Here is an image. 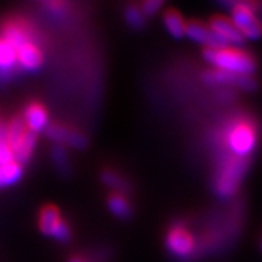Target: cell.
Wrapping results in <instances>:
<instances>
[{
	"instance_id": "obj_1",
	"label": "cell",
	"mask_w": 262,
	"mask_h": 262,
	"mask_svg": "<svg viewBox=\"0 0 262 262\" xmlns=\"http://www.w3.org/2000/svg\"><path fill=\"white\" fill-rule=\"evenodd\" d=\"M203 57L216 70L237 75H253L257 68L256 60L253 55L238 48L204 49Z\"/></svg>"
},
{
	"instance_id": "obj_2",
	"label": "cell",
	"mask_w": 262,
	"mask_h": 262,
	"mask_svg": "<svg viewBox=\"0 0 262 262\" xmlns=\"http://www.w3.org/2000/svg\"><path fill=\"white\" fill-rule=\"evenodd\" d=\"M224 145L227 155L239 159H248L257 143V129L249 118H237L224 131Z\"/></svg>"
},
{
	"instance_id": "obj_3",
	"label": "cell",
	"mask_w": 262,
	"mask_h": 262,
	"mask_svg": "<svg viewBox=\"0 0 262 262\" xmlns=\"http://www.w3.org/2000/svg\"><path fill=\"white\" fill-rule=\"evenodd\" d=\"M248 159H239L226 155L220 159L214 179V191L221 199L231 198L238 191L243 175L247 171Z\"/></svg>"
},
{
	"instance_id": "obj_4",
	"label": "cell",
	"mask_w": 262,
	"mask_h": 262,
	"mask_svg": "<svg viewBox=\"0 0 262 262\" xmlns=\"http://www.w3.org/2000/svg\"><path fill=\"white\" fill-rule=\"evenodd\" d=\"M222 6L231 10L232 22L244 38L256 40L262 35V24L257 18V3L251 2H225Z\"/></svg>"
},
{
	"instance_id": "obj_5",
	"label": "cell",
	"mask_w": 262,
	"mask_h": 262,
	"mask_svg": "<svg viewBox=\"0 0 262 262\" xmlns=\"http://www.w3.org/2000/svg\"><path fill=\"white\" fill-rule=\"evenodd\" d=\"M166 249L178 260H187L194 256L195 242L191 232L185 227V224L178 222L169 229L165 239Z\"/></svg>"
},
{
	"instance_id": "obj_6",
	"label": "cell",
	"mask_w": 262,
	"mask_h": 262,
	"mask_svg": "<svg viewBox=\"0 0 262 262\" xmlns=\"http://www.w3.org/2000/svg\"><path fill=\"white\" fill-rule=\"evenodd\" d=\"M39 228L45 235L54 237L62 243L71 239V229L62 220L60 211L54 205H47L41 209L39 216Z\"/></svg>"
},
{
	"instance_id": "obj_7",
	"label": "cell",
	"mask_w": 262,
	"mask_h": 262,
	"mask_svg": "<svg viewBox=\"0 0 262 262\" xmlns=\"http://www.w3.org/2000/svg\"><path fill=\"white\" fill-rule=\"evenodd\" d=\"M186 35L193 41L204 45L205 49H221L228 44L217 35L210 27L205 26L198 19H192L186 24Z\"/></svg>"
},
{
	"instance_id": "obj_8",
	"label": "cell",
	"mask_w": 262,
	"mask_h": 262,
	"mask_svg": "<svg viewBox=\"0 0 262 262\" xmlns=\"http://www.w3.org/2000/svg\"><path fill=\"white\" fill-rule=\"evenodd\" d=\"M209 27L211 31H214L216 34L220 35L227 44L233 45H242L245 40L244 35L239 32V29L235 27L232 19H229L225 16L217 15L214 16L209 22Z\"/></svg>"
},
{
	"instance_id": "obj_9",
	"label": "cell",
	"mask_w": 262,
	"mask_h": 262,
	"mask_svg": "<svg viewBox=\"0 0 262 262\" xmlns=\"http://www.w3.org/2000/svg\"><path fill=\"white\" fill-rule=\"evenodd\" d=\"M48 136L58 143H68L74 148H84L88 145V140L83 134L71 130L62 125H51L48 127Z\"/></svg>"
},
{
	"instance_id": "obj_10",
	"label": "cell",
	"mask_w": 262,
	"mask_h": 262,
	"mask_svg": "<svg viewBox=\"0 0 262 262\" xmlns=\"http://www.w3.org/2000/svg\"><path fill=\"white\" fill-rule=\"evenodd\" d=\"M29 38H31V33H29L27 26L21 22H8L3 27L2 39L9 42L16 50L27 42H32L29 41Z\"/></svg>"
},
{
	"instance_id": "obj_11",
	"label": "cell",
	"mask_w": 262,
	"mask_h": 262,
	"mask_svg": "<svg viewBox=\"0 0 262 262\" xmlns=\"http://www.w3.org/2000/svg\"><path fill=\"white\" fill-rule=\"evenodd\" d=\"M17 63L27 71H35L42 63V54L33 42H27L17 49Z\"/></svg>"
},
{
	"instance_id": "obj_12",
	"label": "cell",
	"mask_w": 262,
	"mask_h": 262,
	"mask_svg": "<svg viewBox=\"0 0 262 262\" xmlns=\"http://www.w3.org/2000/svg\"><path fill=\"white\" fill-rule=\"evenodd\" d=\"M25 123L32 133H39L48 125L47 110L40 103H31L25 111Z\"/></svg>"
},
{
	"instance_id": "obj_13",
	"label": "cell",
	"mask_w": 262,
	"mask_h": 262,
	"mask_svg": "<svg viewBox=\"0 0 262 262\" xmlns=\"http://www.w3.org/2000/svg\"><path fill=\"white\" fill-rule=\"evenodd\" d=\"M237 74L229 72L216 70H206L203 72L202 79L205 85L211 88H233L237 80Z\"/></svg>"
},
{
	"instance_id": "obj_14",
	"label": "cell",
	"mask_w": 262,
	"mask_h": 262,
	"mask_svg": "<svg viewBox=\"0 0 262 262\" xmlns=\"http://www.w3.org/2000/svg\"><path fill=\"white\" fill-rule=\"evenodd\" d=\"M17 63V50L0 38V79H6Z\"/></svg>"
},
{
	"instance_id": "obj_15",
	"label": "cell",
	"mask_w": 262,
	"mask_h": 262,
	"mask_svg": "<svg viewBox=\"0 0 262 262\" xmlns=\"http://www.w3.org/2000/svg\"><path fill=\"white\" fill-rule=\"evenodd\" d=\"M164 26L172 38L181 39L186 35V22L178 10L168 9L163 15Z\"/></svg>"
},
{
	"instance_id": "obj_16",
	"label": "cell",
	"mask_w": 262,
	"mask_h": 262,
	"mask_svg": "<svg viewBox=\"0 0 262 262\" xmlns=\"http://www.w3.org/2000/svg\"><path fill=\"white\" fill-rule=\"evenodd\" d=\"M108 208L117 217L122 219V220H129L133 216V208H131L129 201L125 198V195L120 194V193H113L108 198Z\"/></svg>"
},
{
	"instance_id": "obj_17",
	"label": "cell",
	"mask_w": 262,
	"mask_h": 262,
	"mask_svg": "<svg viewBox=\"0 0 262 262\" xmlns=\"http://www.w3.org/2000/svg\"><path fill=\"white\" fill-rule=\"evenodd\" d=\"M28 127L26 125L25 120L21 119V118H15L12 119L8 126L5 127V133H6V139H8L9 145L11 146V148L15 149L16 147L19 145L22 139H24L26 134H27Z\"/></svg>"
},
{
	"instance_id": "obj_18",
	"label": "cell",
	"mask_w": 262,
	"mask_h": 262,
	"mask_svg": "<svg viewBox=\"0 0 262 262\" xmlns=\"http://www.w3.org/2000/svg\"><path fill=\"white\" fill-rule=\"evenodd\" d=\"M37 145V134L27 131L24 139H22L19 145L15 149V159L19 164L27 163L31 158L34 147Z\"/></svg>"
},
{
	"instance_id": "obj_19",
	"label": "cell",
	"mask_w": 262,
	"mask_h": 262,
	"mask_svg": "<svg viewBox=\"0 0 262 262\" xmlns=\"http://www.w3.org/2000/svg\"><path fill=\"white\" fill-rule=\"evenodd\" d=\"M21 173L22 166L16 160L2 165L0 166V187H5V186H10L18 181V179L21 178Z\"/></svg>"
},
{
	"instance_id": "obj_20",
	"label": "cell",
	"mask_w": 262,
	"mask_h": 262,
	"mask_svg": "<svg viewBox=\"0 0 262 262\" xmlns=\"http://www.w3.org/2000/svg\"><path fill=\"white\" fill-rule=\"evenodd\" d=\"M101 180L106 183L107 186H110L111 188L116 189L117 193H125L130 191V185L127 181L119 173L116 171H112V170H104V171L101 173Z\"/></svg>"
},
{
	"instance_id": "obj_21",
	"label": "cell",
	"mask_w": 262,
	"mask_h": 262,
	"mask_svg": "<svg viewBox=\"0 0 262 262\" xmlns=\"http://www.w3.org/2000/svg\"><path fill=\"white\" fill-rule=\"evenodd\" d=\"M124 15H125L126 24L135 31H140L146 26V16L141 11V8L135 4L126 6Z\"/></svg>"
},
{
	"instance_id": "obj_22",
	"label": "cell",
	"mask_w": 262,
	"mask_h": 262,
	"mask_svg": "<svg viewBox=\"0 0 262 262\" xmlns=\"http://www.w3.org/2000/svg\"><path fill=\"white\" fill-rule=\"evenodd\" d=\"M14 160H16L14 149L9 145L8 139H6L5 127H3L0 130V166L14 162Z\"/></svg>"
},
{
	"instance_id": "obj_23",
	"label": "cell",
	"mask_w": 262,
	"mask_h": 262,
	"mask_svg": "<svg viewBox=\"0 0 262 262\" xmlns=\"http://www.w3.org/2000/svg\"><path fill=\"white\" fill-rule=\"evenodd\" d=\"M52 158L56 164L58 170L62 173H68L70 171V160H68L67 152H66L64 147L61 145H57L52 149Z\"/></svg>"
},
{
	"instance_id": "obj_24",
	"label": "cell",
	"mask_w": 262,
	"mask_h": 262,
	"mask_svg": "<svg viewBox=\"0 0 262 262\" xmlns=\"http://www.w3.org/2000/svg\"><path fill=\"white\" fill-rule=\"evenodd\" d=\"M234 86L245 93H253L258 88V84L253 75H238Z\"/></svg>"
},
{
	"instance_id": "obj_25",
	"label": "cell",
	"mask_w": 262,
	"mask_h": 262,
	"mask_svg": "<svg viewBox=\"0 0 262 262\" xmlns=\"http://www.w3.org/2000/svg\"><path fill=\"white\" fill-rule=\"evenodd\" d=\"M164 3L160 0H147L141 4V11L143 12V15L152 17L156 14H158L159 10L163 8Z\"/></svg>"
},
{
	"instance_id": "obj_26",
	"label": "cell",
	"mask_w": 262,
	"mask_h": 262,
	"mask_svg": "<svg viewBox=\"0 0 262 262\" xmlns=\"http://www.w3.org/2000/svg\"><path fill=\"white\" fill-rule=\"evenodd\" d=\"M70 262H88L86 260H84L83 257H72L71 260H70Z\"/></svg>"
},
{
	"instance_id": "obj_27",
	"label": "cell",
	"mask_w": 262,
	"mask_h": 262,
	"mask_svg": "<svg viewBox=\"0 0 262 262\" xmlns=\"http://www.w3.org/2000/svg\"><path fill=\"white\" fill-rule=\"evenodd\" d=\"M261 251H262V242H261Z\"/></svg>"
},
{
	"instance_id": "obj_28",
	"label": "cell",
	"mask_w": 262,
	"mask_h": 262,
	"mask_svg": "<svg viewBox=\"0 0 262 262\" xmlns=\"http://www.w3.org/2000/svg\"><path fill=\"white\" fill-rule=\"evenodd\" d=\"M3 129V127H2V125H0V130H2Z\"/></svg>"
}]
</instances>
